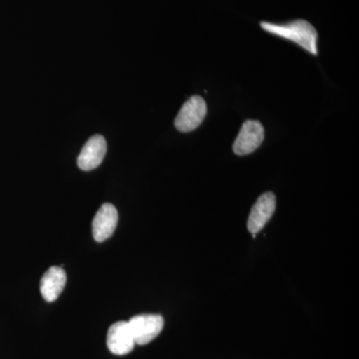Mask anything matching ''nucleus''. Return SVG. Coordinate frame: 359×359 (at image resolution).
<instances>
[{
    "label": "nucleus",
    "instance_id": "3",
    "mask_svg": "<svg viewBox=\"0 0 359 359\" xmlns=\"http://www.w3.org/2000/svg\"><path fill=\"white\" fill-rule=\"evenodd\" d=\"M205 114H207V104L204 98L198 95L191 97L184 104L175 119V127L180 132L188 133L197 129L202 124Z\"/></svg>",
    "mask_w": 359,
    "mask_h": 359
},
{
    "label": "nucleus",
    "instance_id": "1",
    "mask_svg": "<svg viewBox=\"0 0 359 359\" xmlns=\"http://www.w3.org/2000/svg\"><path fill=\"white\" fill-rule=\"evenodd\" d=\"M261 26L264 32L294 42L313 55H318V32L309 21L297 20L283 25L262 22Z\"/></svg>",
    "mask_w": 359,
    "mask_h": 359
},
{
    "label": "nucleus",
    "instance_id": "8",
    "mask_svg": "<svg viewBox=\"0 0 359 359\" xmlns=\"http://www.w3.org/2000/svg\"><path fill=\"white\" fill-rule=\"evenodd\" d=\"M135 340L128 321H118L111 325L107 334V346L115 355H126L133 351Z\"/></svg>",
    "mask_w": 359,
    "mask_h": 359
},
{
    "label": "nucleus",
    "instance_id": "7",
    "mask_svg": "<svg viewBox=\"0 0 359 359\" xmlns=\"http://www.w3.org/2000/svg\"><path fill=\"white\" fill-rule=\"evenodd\" d=\"M107 152V143L102 135L91 137L78 156V167L82 171H91L100 166Z\"/></svg>",
    "mask_w": 359,
    "mask_h": 359
},
{
    "label": "nucleus",
    "instance_id": "6",
    "mask_svg": "<svg viewBox=\"0 0 359 359\" xmlns=\"http://www.w3.org/2000/svg\"><path fill=\"white\" fill-rule=\"evenodd\" d=\"M117 209L112 204H104L96 212L92 222V233L96 242L102 243L112 237L117 226Z\"/></svg>",
    "mask_w": 359,
    "mask_h": 359
},
{
    "label": "nucleus",
    "instance_id": "2",
    "mask_svg": "<svg viewBox=\"0 0 359 359\" xmlns=\"http://www.w3.org/2000/svg\"><path fill=\"white\" fill-rule=\"evenodd\" d=\"M135 344L145 346L161 334L164 327V318L160 314H140L128 321Z\"/></svg>",
    "mask_w": 359,
    "mask_h": 359
},
{
    "label": "nucleus",
    "instance_id": "5",
    "mask_svg": "<svg viewBox=\"0 0 359 359\" xmlns=\"http://www.w3.org/2000/svg\"><path fill=\"white\" fill-rule=\"evenodd\" d=\"M276 196L271 192L263 194L255 205L248 219V230L252 235H257L263 230L276 211Z\"/></svg>",
    "mask_w": 359,
    "mask_h": 359
},
{
    "label": "nucleus",
    "instance_id": "4",
    "mask_svg": "<svg viewBox=\"0 0 359 359\" xmlns=\"http://www.w3.org/2000/svg\"><path fill=\"white\" fill-rule=\"evenodd\" d=\"M264 129L263 125L257 120H248L243 124L233 149L238 156L249 155L255 152L263 143Z\"/></svg>",
    "mask_w": 359,
    "mask_h": 359
},
{
    "label": "nucleus",
    "instance_id": "9",
    "mask_svg": "<svg viewBox=\"0 0 359 359\" xmlns=\"http://www.w3.org/2000/svg\"><path fill=\"white\" fill-rule=\"evenodd\" d=\"M66 282L67 276L62 268L52 266L49 269L40 282V292L45 301L55 302L65 290Z\"/></svg>",
    "mask_w": 359,
    "mask_h": 359
}]
</instances>
